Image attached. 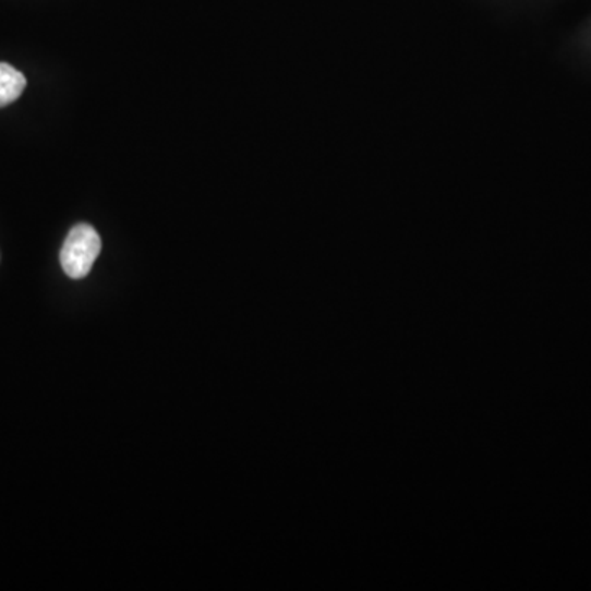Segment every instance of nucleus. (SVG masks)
I'll list each match as a JSON object with an SVG mask.
<instances>
[{
	"label": "nucleus",
	"instance_id": "1",
	"mask_svg": "<svg viewBox=\"0 0 591 591\" xmlns=\"http://www.w3.org/2000/svg\"><path fill=\"white\" fill-rule=\"evenodd\" d=\"M100 249H102V243H100L99 233L93 227L87 224L73 227L68 233L60 253V262L64 273L70 278L83 279L93 269Z\"/></svg>",
	"mask_w": 591,
	"mask_h": 591
},
{
	"label": "nucleus",
	"instance_id": "2",
	"mask_svg": "<svg viewBox=\"0 0 591 591\" xmlns=\"http://www.w3.org/2000/svg\"><path fill=\"white\" fill-rule=\"evenodd\" d=\"M27 87V80L21 71L8 63H0V107L15 102Z\"/></svg>",
	"mask_w": 591,
	"mask_h": 591
}]
</instances>
